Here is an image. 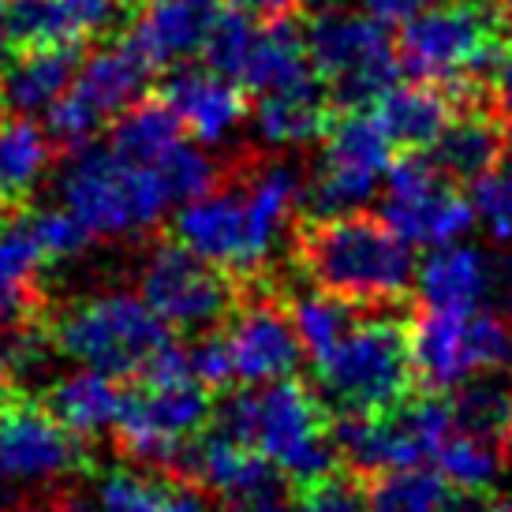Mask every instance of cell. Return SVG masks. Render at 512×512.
Returning a JSON list of instances; mask_svg holds the SVG:
<instances>
[{
    "instance_id": "37",
    "label": "cell",
    "mask_w": 512,
    "mask_h": 512,
    "mask_svg": "<svg viewBox=\"0 0 512 512\" xmlns=\"http://www.w3.org/2000/svg\"><path fill=\"white\" fill-rule=\"evenodd\" d=\"M475 221L490 232L494 243H512V157H501L494 169L471 187Z\"/></svg>"
},
{
    "instance_id": "25",
    "label": "cell",
    "mask_w": 512,
    "mask_h": 512,
    "mask_svg": "<svg viewBox=\"0 0 512 512\" xmlns=\"http://www.w3.org/2000/svg\"><path fill=\"white\" fill-rule=\"evenodd\" d=\"M42 404L72 430L75 438H98L105 430H113L124 397L116 389V378L83 367L49 385Z\"/></svg>"
},
{
    "instance_id": "15",
    "label": "cell",
    "mask_w": 512,
    "mask_h": 512,
    "mask_svg": "<svg viewBox=\"0 0 512 512\" xmlns=\"http://www.w3.org/2000/svg\"><path fill=\"white\" fill-rule=\"evenodd\" d=\"M393 165V143L378 120L367 113H348L326 131V154L307 187L311 217L356 214L378 191V180Z\"/></svg>"
},
{
    "instance_id": "19",
    "label": "cell",
    "mask_w": 512,
    "mask_h": 512,
    "mask_svg": "<svg viewBox=\"0 0 512 512\" xmlns=\"http://www.w3.org/2000/svg\"><path fill=\"white\" fill-rule=\"evenodd\" d=\"M221 15V0H146L124 42L146 60V68H169L202 53Z\"/></svg>"
},
{
    "instance_id": "48",
    "label": "cell",
    "mask_w": 512,
    "mask_h": 512,
    "mask_svg": "<svg viewBox=\"0 0 512 512\" xmlns=\"http://www.w3.org/2000/svg\"><path fill=\"white\" fill-rule=\"evenodd\" d=\"M42 512H101V509H98V501L79 498V494H64V498L49 501Z\"/></svg>"
},
{
    "instance_id": "21",
    "label": "cell",
    "mask_w": 512,
    "mask_h": 512,
    "mask_svg": "<svg viewBox=\"0 0 512 512\" xmlns=\"http://www.w3.org/2000/svg\"><path fill=\"white\" fill-rule=\"evenodd\" d=\"M374 120L385 139L404 154H423L438 143V135L453 124V98L438 83H408L389 86L374 98Z\"/></svg>"
},
{
    "instance_id": "12",
    "label": "cell",
    "mask_w": 512,
    "mask_h": 512,
    "mask_svg": "<svg viewBox=\"0 0 512 512\" xmlns=\"http://www.w3.org/2000/svg\"><path fill=\"white\" fill-rule=\"evenodd\" d=\"M210 419L214 400L199 382H143L124 397L113 430L131 460L146 468H176L180 453L199 438Z\"/></svg>"
},
{
    "instance_id": "20",
    "label": "cell",
    "mask_w": 512,
    "mask_h": 512,
    "mask_svg": "<svg viewBox=\"0 0 512 512\" xmlns=\"http://www.w3.org/2000/svg\"><path fill=\"white\" fill-rule=\"evenodd\" d=\"M161 98L180 116L187 131H195L202 143H221L247 113V94L214 68H180L161 86Z\"/></svg>"
},
{
    "instance_id": "32",
    "label": "cell",
    "mask_w": 512,
    "mask_h": 512,
    "mask_svg": "<svg viewBox=\"0 0 512 512\" xmlns=\"http://www.w3.org/2000/svg\"><path fill=\"white\" fill-rule=\"evenodd\" d=\"M445 501H449V483L427 468L378 471V479L367 490L370 512H441Z\"/></svg>"
},
{
    "instance_id": "7",
    "label": "cell",
    "mask_w": 512,
    "mask_h": 512,
    "mask_svg": "<svg viewBox=\"0 0 512 512\" xmlns=\"http://www.w3.org/2000/svg\"><path fill=\"white\" fill-rule=\"evenodd\" d=\"M412 352L408 329L397 318H367L344 333L326 356L314 363L318 400L341 415L385 412L412 389Z\"/></svg>"
},
{
    "instance_id": "24",
    "label": "cell",
    "mask_w": 512,
    "mask_h": 512,
    "mask_svg": "<svg viewBox=\"0 0 512 512\" xmlns=\"http://www.w3.org/2000/svg\"><path fill=\"white\" fill-rule=\"evenodd\" d=\"M53 161L49 131H42L30 116H0V210H23L34 191L42 187Z\"/></svg>"
},
{
    "instance_id": "5",
    "label": "cell",
    "mask_w": 512,
    "mask_h": 512,
    "mask_svg": "<svg viewBox=\"0 0 512 512\" xmlns=\"http://www.w3.org/2000/svg\"><path fill=\"white\" fill-rule=\"evenodd\" d=\"M498 12L490 0H438L404 19L400 68L438 83L449 98L471 101L475 79L498 64Z\"/></svg>"
},
{
    "instance_id": "3",
    "label": "cell",
    "mask_w": 512,
    "mask_h": 512,
    "mask_svg": "<svg viewBox=\"0 0 512 512\" xmlns=\"http://www.w3.org/2000/svg\"><path fill=\"white\" fill-rule=\"evenodd\" d=\"M214 423L221 434L266 456L288 483H314L341 460L318 393L288 378L228 393L214 408Z\"/></svg>"
},
{
    "instance_id": "38",
    "label": "cell",
    "mask_w": 512,
    "mask_h": 512,
    "mask_svg": "<svg viewBox=\"0 0 512 512\" xmlns=\"http://www.w3.org/2000/svg\"><path fill=\"white\" fill-rule=\"evenodd\" d=\"M157 483L161 479H154L150 471L116 464V468H105L98 475L94 501H98L101 512H146L157 494Z\"/></svg>"
},
{
    "instance_id": "36",
    "label": "cell",
    "mask_w": 512,
    "mask_h": 512,
    "mask_svg": "<svg viewBox=\"0 0 512 512\" xmlns=\"http://www.w3.org/2000/svg\"><path fill=\"white\" fill-rule=\"evenodd\" d=\"M255 34H258V27H255V19H251V12H243V8L221 12L214 30H210V38H206V45H202V57H206V64H210L217 75L240 83V72H243V64H247L251 45H255Z\"/></svg>"
},
{
    "instance_id": "50",
    "label": "cell",
    "mask_w": 512,
    "mask_h": 512,
    "mask_svg": "<svg viewBox=\"0 0 512 512\" xmlns=\"http://www.w3.org/2000/svg\"><path fill=\"white\" fill-rule=\"evenodd\" d=\"M494 4H498V12L512 23V0H494Z\"/></svg>"
},
{
    "instance_id": "42",
    "label": "cell",
    "mask_w": 512,
    "mask_h": 512,
    "mask_svg": "<svg viewBox=\"0 0 512 512\" xmlns=\"http://www.w3.org/2000/svg\"><path fill=\"white\" fill-rule=\"evenodd\" d=\"M187 359H191V378L202 389H225L228 382H236L232 359H228V348L221 337H202L195 348H187Z\"/></svg>"
},
{
    "instance_id": "10",
    "label": "cell",
    "mask_w": 512,
    "mask_h": 512,
    "mask_svg": "<svg viewBox=\"0 0 512 512\" xmlns=\"http://www.w3.org/2000/svg\"><path fill=\"white\" fill-rule=\"evenodd\" d=\"M453 434V404L441 397H404L385 412L341 415L333 427L337 456L359 471H400L430 464Z\"/></svg>"
},
{
    "instance_id": "14",
    "label": "cell",
    "mask_w": 512,
    "mask_h": 512,
    "mask_svg": "<svg viewBox=\"0 0 512 512\" xmlns=\"http://www.w3.org/2000/svg\"><path fill=\"white\" fill-rule=\"evenodd\" d=\"M389 195L382 202V221L408 247H441L464 240L475 225L471 199H464L449 176L423 154H404L385 172Z\"/></svg>"
},
{
    "instance_id": "1",
    "label": "cell",
    "mask_w": 512,
    "mask_h": 512,
    "mask_svg": "<svg viewBox=\"0 0 512 512\" xmlns=\"http://www.w3.org/2000/svg\"><path fill=\"white\" fill-rule=\"evenodd\" d=\"M303 176L288 161H258L232 169L202 199L176 217V243L225 273H258L273 258L285 225L303 202Z\"/></svg>"
},
{
    "instance_id": "31",
    "label": "cell",
    "mask_w": 512,
    "mask_h": 512,
    "mask_svg": "<svg viewBox=\"0 0 512 512\" xmlns=\"http://www.w3.org/2000/svg\"><path fill=\"white\" fill-rule=\"evenodd\" d=\"M434 464H438V475L453 490L486 494L505 475V445H494V441L471 438V434L453 430L445 438V445L438 449V456H434Z\"/></svg>"
},
{
    "instance_id": "39",
    "label": "cell",
    "mask_w": 512,
    "mask_h": 512,
    "mask_svg": "<svg viewBox=\"0 0 512 512\" xmlns=\"http://www.w3.org/2000/svg\"><path fill=\"white\" fill-rule=\"evenodd\" d=\"M30 236L38 243L42 258H53V262H68V258H79L90 247V232L79 217L64 206V210H42L27 221Z\"/></svg>"
},
{
    "instance_id": "46",
    "label": "cell",
    "mask_w": 512,
    "mask_h": 512,
    "mask_svg": "<svg viewBox=\"0 0 512 512\" xmlns=\"http://www.w3.org/2000/svg\"><path fill=\"white\" fill-rule=\"evenodd\" d=\"M243 12H255L262 19H292L303 8V0H232Z\"/></svg>"
},
{
    "instance_id": "51",
    "label": "cell",
    "mask_w": 512,
    "mask_h": 512,
    "mask_svg": "<svg viewBox=\"0 0 512 512\" xmlns=\"http://www.w3.org/2000/svg\"><path fill=\"white\" fill-rule=\"evenodd\" d=\"M4 486H8V483H4V479H0V505H4V498H8V494H4Z\"/></svg>"
},
{
    "instance_id": "45",
    "label": "cell",
    "mask_w": 512,
    "mask_h": 512,
    "mask_svg": "<svg viewBox=\"0 0 512 512\" xmlns=\"http://www.w3.org/2000/svg\"><path fill=\"white\" fill-rule=\"evenodd\" d=\"M359 8L382 23H404L408 15H415L423 8V0H356Z\"/></svg>"
},
{
    "instance_id": "29",
    "label": "cell",
    "mask_w": 512,
    "mask_h": 512,
    "mask_svg": "<svg viewBox=\"0 0 512 512\" xmlns=\"http://www.w3.org/2000/svg\"><path fill=\"white\" fill-rule=\"evenodd\" d=\"M42 262L27 225H0V329L23 326L38 311Z\"/></svg>"
},
{
    "instance_id": "16",
    "label": "cell",
    "mask_w": 512,
    "mask_h": 512,
    "mask_svg": "<svg viewBox=\"0 0 512 512\" xmlns=\"http://www.w3.org/2000/svg\"><path fill=\"white\" fill-rule=\"evenodd\" d=\"M83 445L42 400L0 397V479L8 486H53L83 471Z\"/></svg>"
},
{
    "instance_id": "23",
    "label": "cell",
    "mask_w": 512,
    "mask_h": 512,
    "mask_svg": "<svg viewBox=\"0 0 512 512\" xmlns=\"http://www.w3.org/2000/svg\"><path fill=\"white\" fill-rule=\"evenodd\" d=\"M75 72H79V45L23 49V57L0 72V109L19 116L49 109L68 90Z\"/></svg>"
},
{
    "instance_id": "44",
    "label": "cell",
    "mask_w": 512,
    "mask_h": 512,
    "mask_svg": "<svg viewBox=\"0 0 512 512\" xmlns=\"http://www.w3.org/2000/svg\"><path fill=\"white\" fill-rule=\"evenodd\" d=\"M441 512H512L509 501L494 498L490 490L486 494H468V490H456V494H449V501H445V509Z\"/></svg>"
},
{
    "instance_id": "52",
    "label": "cell",
    "mask_w": 512,
    "mask_h": 512,
    "mask_svg": "<svg viewBox=\"0 0 512 512\" xmlns=\"http://www.w3.org/2000/svg\"><path fill=\"white\" fill-rule=\"evenodd\" d=\"M120 4H128V8H135V4H146V0H120Z\"/></svg>"
},
{
    "instance_id": "9",
    "label": "cell",
    "mask_w": 512,
    "mask_h": 512,
    "mask_svg": "<svg viewBox=\"0 0 512 512\" xmlns=\"http://www.w3.org/2000/svg\"><path fill=\"white\" fill-rule=\"evenodd\" d=\"M415 378L430 393H453L464 382L512 363V326L490 311H427L408 329Z\"/></svg>"
},
{
    "instance_id": "4",
    "label": "cell",
    "mask_w": 512,
    "mask_h": 512,
    "mask_svg": "<svg viewBox=\"0 0 512 512\" xmlns=\"http://www.w3.org/2000/svg\"><path fill=\"white\" fill-rule=\"evenodd\" d=\"M49 341L64 359L109 378H143L157 352L172 341L139 292H90L72 299L49 322Z\"/></svg>"
},
{
    "instance_id": "18",
    "label": "cell",
    "mask_w": 512,
    "mask_h": 512,
    "mask_svg": "<svg viewBox=\"0 0 512 512\" xmlns=\"http://www.w3.org/2000/svg\"><path fill=\"white\" fill-rule=\"evenodd\" d=\"M501 262L471 243H441L430 247L427 262L415 273L419 299L427 311H483V303L498 292Z\"/></svg>"
},
{
    "instance_id": "27",
    "label": "cell",
    "mask_w": 512,
    "mask_h": 512,
    "mask_svg": "<svg viewBox=\"0 0 512 512\" xmlns=\"http://www.w3.org/2000/svg\"><path fill=\"white\" fill-rule=\"evenodd\" d=\"M255 128L270 146H307L326 139L333 128V109L322 86L311 90H285V94H262L255 105Z\"/></svg>"
},
{
    "instance_id": "49",
    "label": "cell",
    "mask_w": 512,
    "mask_h": 512,
    "mask_svg": "<svg viewBox=\"0 0 512 512\" xmlns=\"http://www.w3.org/2000/svg\"><path fill=\"white\" fill-rule=\"evenodd\" d=\"M8 49H12V30H8V0H0V72L8 64Z\"/></svg>"
},
{
    "instance_id": "30",
    "label": "cell",
    "mask_w": 512,
    "mask_h": 512,
    "mask_svg": "<svg viewBox=\"0 0 512 512\" xmlns=\"http://www.w3.org/2000/svg\"><path fill=\"white\" fill-rule=\"evenodd\" d=\"M449 404H453V430L494 445L512 441V385L501 382L494 370L460 385Z\"/></svg>"
},
{
    "instance_id": "26",
    "label": "cell",
    "mask_w": 512,
    "mask_h": 512,
    "mask_svg": "<svg viewBox=\"0 0 512 512\" xmlns=\"http://www.w3.org/2000/svg\"><path fill=\"white\" fill-rule=\"evenodd\" d=\"M434 150V165H438L449 180H479L505 157V131L494 116L468 113L453 116V124L441 131Z\"/></svg>"
},
{
    "instance_id": "28",
    "label": "cell",
    "mask_w": 512,
    "mask_h": 512,
    "mask_svg": "<svg viewBox=\"0 0 512 512\" xmlns=\"http://www.w3.org/2000/svg\"><path fill=\"white\" fill-rule=\"evenodd\" d=\"M176 143H184V124L165 98H139L109 131V150L128 165H157Z\"/></svg>"
},
{
    "instance_id": "43",
    "label": "cell",
    "mask_w": 512,
    "mask_h": 512,
    "mask_svg": "<svg viewBox=\"0 0 512 512\" xmlns=\"http://www.w3.org/2000/svg\"><path fill=\"white\" fill-rule=\"evenodd\" d=\"M146 512H214V505L206 501V494L195 483H165L161 479Z\"/></svg>"
},
{
    "instance_id": "41",
    "label": "cell",
    "mask_w": 512,
    "mask_h": 512,
    "mask_svg": "<svg viewBox=\"0 0 512 512\" xmlns=\"http://www.w3.org/2000/svg\"><path fill=\"white\" fill-rule=\"evenodd\" d=\"M292 505L296 498L288 490V479L273 464L221 498V512H292Z\"/></svg>"
},
{
    "instance_id": "13",
    "label": "cell",
    "mask_w": 512,
    "mask_h": 512,
    "mask_svg": "<svg viewBox=\"0 0 512 512\" xmlns=\"http://www.w3.org/2000/svg\"><path fill=\"white\" fill-rule=\"evenodd\" d=\"M146 75H150L146 60L128 42L90 53L68 90L49 105V116H45L49 139L68 150L86 146L105 128L109 116L124 113L128 105L143 98Z\"/></svg>"
},
{
    "instance_id": "11",
    "label": "cell",
    "mask_w": 512,
    "mask_h": 512,
    "mask_svg": "<svg viewBox=\"0 0 512 512\" xmlns=\"http://www.w3.org/2000/svg\"><path fill=\"white\" fill-rule=\"evenodd\" d=\"M139 296L169 329L202 333L236 311L240 292L221 266L187 251L184 243H157L139 270Z\"/></svg>"
},
{
    "instance_id": "22",
    "label": "cell",
    "mask_w": 512,
    "mask_h": 512,
    "mask_svg": "<svg viewBox=\"0 0 512 512\" xmlns=\"http://www.w3.org/2000/svg\"><path fill=\"white\" fill-rule=\"evenodd\" d=\"M240 86L262 90V94H285V90H311L322 86L307 60L303 34L292 27V19H270V27L255 34V45L247 53L240 72Z\"/></svg>"
},
{
    "instance_id": "35",
    "label": "cell",
    "mask_w": 512,
    "mask_h": 512,
    "mask_svg": "<svg viewBox=\"0 0 512 512\" xmlns=\"http://www.w3.org/2000/svg\"><path fill=\"white\" fill-rule=\"evenodd\" d=\"M157 176H161V184L169 191V202H187L202 199L206 191H214L221 184V169H217V161L206 150L191 143H176L169 154L161 157L154 165Z\"/></svg>"
},
{
    "instance_id": "2",
    "label": "cell",
    "mask_w": 512,
    "mask_h": 512,
    "mask_svg": "<svg viewBox=\"0 0 512 512\" xmlns=\"http://www.w3.org/2000/svg\"><path fill=\"white\" fill-rule=\"evenodd\" d=\"M299 270L352 307H385L415 281L412 247L367 214L311 217L296 228Z\"/></svg>"
},
{
    "instance_id": "40",
    "label": "cell",
    "mask_w": 512,
    "mask_h": 512,
    "mask_svg": "<svg viewBox=\"0 0 512 512\" xmlns=\"http://www.w3.org/2000/svg\"><path fill=\"white\" fill-rule=\"evenodd\" d=\"M292 512H370L367 490H363L356 479L329 471L322 479L299 486Z\"/></svg>"
},
{
    "instance_id": "17",
    "label": "cell",
    "mask_w": 512,
    "mask_h": 512,
    "mask_svg": "<svg viewBox=\"0 0 512 512\" xmlns=\"http://www.w3.org/2000/svg\"><path fill=\"white\" fill-rule=\"evenodd\" d=\"M225 348L232 359V374L243 385H270L285 382L299 370L303 344L296 337L292 314L277 296H258L247 303H236L228 314Z\"/></svg>"
},
{
    "instance_id": "33",
    "label": "cell",
    "mask_w": 512,
    "mask_h": 512,
    "mask_svg": "<svg viewBox=\"0 0 512 512\" xmlns=\"http://www.w3.org/2000/svg\"><path fill=\"white\" fill-rule=\"evenodd\" d=\"M288 314H292V326H296V337H299V344H303V352H311L314 359L326 356L329 348L356 326L352 303L326 292V288H314V292L296 296L292 307H288Z\"/></svg>"
},
{
    "instance_id": "6",
    "label": "cell",
    "mask_w": 512,
    "mask_h": 512,
    "mask_svg": "<svg viewBox=\"0 0 512 512\" xmlns=\"http://www.w3.org/2000/svg\"><path fill=\"white\" fill-rule=\"evenodd\" d=\"M60 195L86 232L101 240L150 232L172 206L154 165H128L109 146L94 143L72 150L64 161Z\"/></svg>"
},
{
    "instance_id": "8",
    "label": "cell",
    "mask_w": 512,
    "mask_h": 512,
    "mask_svg": "<svg viewBox=\"0 0 512 512\" xmlns=\"http://www.w3.org/2000/svg\"><path fill=\"white\" fill-rule=\"evenodd\" d=\"M307 60L337 105L359 109L397 83L400 57L382 19L348 8H322L303 30Z\"/></svg>"
},
{
    "instance_id": "34",
    "label": "cell",
    "mask_w": 512,
    "mask_h": 512,
    "mask_svg": "<svg viewBox=\"0 0 512 512\" xmlns=\"http://www.w3.org/2000/svg\"><path fill=\"white\" fill-rule=\"evenodd\" d=\"M8 30L19 49H57L83 42L64 0H8Z\"/></svg>"
},
{
    "instance_id": "47",
    "label": "cell",
    "mask_w": 512,
    "mask_h": 512,
    "mask_svg": "<svg viewBox=\"0 0 512 512\" xmlns=\"http://www.w3.org/2000/svg\"><path fill=\"white\" fill-rule=\"evenodd\" d=\"M494 98H498V116L505 128H512V49L498 64V83H494Z\"/></svg>"
}]
</instances>
